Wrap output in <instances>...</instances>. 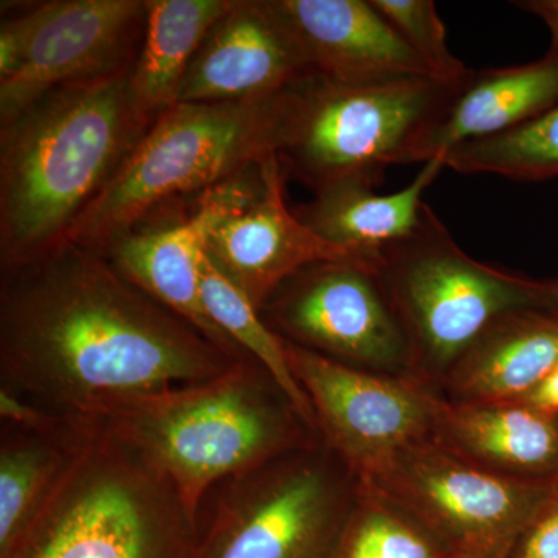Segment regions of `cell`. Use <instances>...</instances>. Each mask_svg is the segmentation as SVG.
I'll return each instance as SVG.
<instances>
[{
  "instance_id": "6da1fadb",
  "label": "cell",
  "mask_w": 558,
  "mask_h": 558,
  "mask_svg": "<svg viewBox=\"0 0 558 558\" xmlns=\"http://www.w3.org/2000/svg\"><path fill=\"white\" fill-rule=\"evenodd\" d=\"M236 363L95 250L62 242L2 271L0 384L61 416L102 417Z\"/></svg>"
},
{
  "instance_id": "7a4b0ae2",
  "label": "cell",
  "mask_w": 558,
  "mask_h": 558,
  "mask_svg": "<svg viewBox=\"0 0 558 558\" xmlns=\"http://www.w3.org/2000/svg\"><path fill=\"white\" fill-rule=\"evenodd\" d=\"M131 69L57 87L0 123L2 271L62 244L154 123L132 101Z\"/></svg>"
},
{
  "instance_id": "3957f363",
  "label": "cell",
  "mask_w": 558,
  "mask_h": 558,
  "mask_svg": "<svg viewBox=\"0 0 558 558\" xmlns=\"http://www.w3.org/2000/svg\"><path fill=\"white\" fill-rule=\"evenodd\" d=\"M89 421L170 481L196 523L213 487L322 439L256 360Z\"/></svg>"
},
{
  "instance_id": "277c9868",
  "label": "cell",
  "mask_w": 558,
  "mask_h": 558,
  "mask_svg": "<svg viewBox=\"0 0 558 558\" xmlns=\"http://www.w3.org/2000/svg\"><path fill=\"white\" fill-rule=\"evenodd\" d=\"M462 80L344 84L312 73L278 94L274 156L284 178L314 194L347 182L376 189L387 168L411 165L418 140L440 119Z\"/></svg>"
},
{
  "instance_id": "5b68a950",
  "label": "cell",
  "mask_w": 558,
  "mask_h": 558,
  "mask_svg": "<svg viewBox=\"0 0 558 558\" xmlns=\"http://www.w3.org/2000/svg\"><path fill=\"white\" fill-rule=\"evenodd\" d=\"M47 505L0 558H194L178 490L97 422Z\"/></svg>"
},
{
  "instance_id": "8992f818",
  "label": "cell",
  "mask_w": 558,
  "mask_h": 558,
  "mask_svg": "<svg viewBox=\"0 0 558 558\" xmlns=\"http://www.w3.org/2000/svg\"><path fill=\"white\" fill-rule=\"evenodd\" d=\"M277 97L165 109L64 242L102 252L167 202L205 193L274 156Z\"/></svg>"
},
{
  "instance_id": "52a82bcc",
  "label": "cell",
  "mask_w": 558,
  "mask_h": 558,
  "mask_svg": "<svg viewBox=\"0 0 558 558\" xmlns=\"http://www.w3.org/2000/svg\"><path fill=\"white\" fill-rule=\"evenodd\" d=\"M377 275L402 323L414 377L442 380L483 330L515 311L556 312V281L470 258L424 204L413 234L380 248Z\"/></svg>"
},
{
  "instance_id": "ba28073f",
  "label": "cell",
  "mask_w": 558,
  "mask_h": 558,
  "mask_svg": "<svg viewBox=\"0 0 558 558\" xmlns=\"http://www.w3.org/2000/svg\"><path fill=\"white\" fill-rule=\"evenodd\" d=\"M359 483L322 439L219 483L194 558H332Z\"/></svg>"
},
{
  "instance_id": "9c48e42d",
  "label": "cell",
  "mask_w": 558,
  "mask_h": 558,
  "mask_svg": "<svg viewBox=\"0 0 558 558\" xmlns=\"http://www.w3.org/2000/svg\"><path fill=\"white\" fill-rule=\"evenodd\" d=\"M556 481L498 475L429 439L357 483L409 517L447 557L502 558Z\"/></svg>"
},
{
  "instance_id": "30bf717a",
  "label": "cell",
  "mask_w": 558,
  "mask_h": 558,
  "mask_svg": "<svg viewBox=\"0 0 558 558\" xmlns=\"http://www.w3.org/2000/svg\"><path fill=\"white\" fill-rule=\"evenodd\" d=\"M259 314L279 339L341 365L414 377L410 341L374 267L311 264L282 281Z\"/></svg>"
},
{
  "instance_id": "8fae6325",
  "label": "cell",
  "mask_w": 558,
  "mask_h": 558,
  "mask_svg": "<svg viewBox=\"0 0 558 558\" xmlns=\"http://www.w3.org/2000/svg\"><path fill=\"white\" fill-rule=\"evenodd\" d=\"M284 349L310 399L319 438L355 480L366 478L399 451L433 439L440 395L427 381L351 368L289 341Z\"/></svg>"
},
{
  "instance_id": "7c38bea8",
  "label": "cell",
  "mask_w": 558,
  "mask_h": 558,
  "mask_svg": "<svg viewBox=\"0 0 558 558\" xmlns=\"http://www.w3.org/2000/svg\"><path fill=\"white\" fill-rule=\"evenodd\" d=\"M264 160L202 193L189 218L143 220L102 250L121 277L148 293L236 362L253 360L215 325L201 290V259L209 231L247 205L264 186Z\"/></svg>"
},
{
  "instance_id": "4fadbf2b",
  "label": "cell",
  "mask_w": 558,
  "mask_h": 558,
  "mask_svg": "<svg viewBox=\"0 0 558 558\" xmlns=\"http://www.w3.org/2000/svg\"><path fill=\"white\" fill-rule=\"evenodd\" d=\"M145 24L146 0L40 3L24 65L0 84V123L57 87L130 70Z\"/></svg>"
},
{
  "instance_id": "5bb4252c",
  "label": "cell",
  "mask_w": 558,
  "mask_h": 558,
  "mask_svg": "<svg viewBox=\"0 0 558 558\" xmlns=\"http://www.w3.org/2000/svg\"><path fill=\"white\" fill-rule=\"evenodd\" d=\"M312 73L310 50L279 0H234L194 54L178 102L260 100Z\"/></svg>"
},
{
  "instance_id": "9a60e30c",
  "label": "cell",
  "mask_w": 558,
  "mask_h": 558,
  "mask_svg": "<svg viewBox=\"0 0 558 558\" xmlns=\"http://www.w3.org/2000/svg\"><path fill=\"white\" fill-rule=\"evenodd\" d=\"M284 180L277 157H267L258 196L227 216L205 242L211 263L258 311L282 281L311 264L333 260L374 267L323 240L296 218L286 204Z\"/></svg>"
},
{
  "instance_id": "2e32d148",
  "label": "cell",
  "mask_w": 558,
  "mask_h": 558,
  "mask_svg": "<svg viewBox=\"0 0 558 558\" xmlns=\"http://www.w3.org/2000/svg\"><path fill=\"white\" fill-rule=\"evenodd\" d=\"M279 5L306 44L315 72L326 78L374 84L436 76L369 0H279Z\"/></svg>"
},
{
  "instance_id": "e0dca14e",
  "label": "cell",
  "mask_w": 558,
  "mask_h": 558,
  "mask_svg": "<svg viewBox=\"0 0 558 558\" xmlns=\"http://www.w3.org/2000/svg\"><path fill=\"white\" fill-rule=\"evenodd\" d=\"M433 440L498 475L558 478V414L521 399L454 403L440 396Z\"/></svg>"
},
{
  "instance_id": "ac0fdd59",
  "label": "cell",
  "mask_w": 558,
  "mask_h": 558,
  "mask_svg": "<svg viewBox=\"0 0 558 558\" xmlns=\"http://www.w3.org/2000/svg\"><path fill=\"white\" fill-rule=\"evenodd\" d=\"M558 106V50L515 68L469 70L440 119L413 153L427 163L461 143L494 137L537 119Z\"/></svg>"
},
{
  "instance_id": "d6986e66",
  "label": "cell",
  "mask_w": 558,
  "mask_h": 558,
  "mask_svg": "<svg viewBox=\"0 0 558 558\" xmlns=\"http://www.w3.org/2000/svg\"><path fill=\"white\" fill-rule=\"evenodd\" d=\"M557 365L558 314L515 311L487 326L440 381L450 402H505L524 398Z\"/></svg>"
},
{
  "instance_id": "ffe728a7",
  "label": "cell",
  "mask_w": 558,
  "mask_h": 558,
  "mask_svg": "<svg viewBox=\"0 0 558 558\" xmlns=\"http://www.w3.org/2000/svg\"><path fill=\"white\" fill-rule=\"evenodd\" d=\"M444 170L442 159L435 157L409 186L391 194L376 193L363 183H339L318 191L293 213L323 240L376 267L380 248L416 231L425 204L422 197Z\"/></svg>"
},
{
  "instance_id": "44dd1931",
  "label": "cell",
  "mask_w": 558,
  "mask_h": 558,
  "mask_svg": "<svg viewBox=\"0 0 558 558\" xmlns=\"http://www.w3.org/2000/svg\"><path fill=\"white\" fill-rule=\"evenodd\" d=\"M234 0H146V24L130 92L143 117L156 120L178 102L180 83L209 28Z\"/></svg>"
},
{
  "instance_id": "7402d4cb",
  "label": "cell",
  "mask_w": 558,
  "mask_h": 558,
  "mask_svg": "<svg viewBox=\"0 0 558 558\" xmlns=\"http://www.w3.org/2000/svg\"><path fill=\"white\" fill-rule=\"evenodd\" d=\"M89 421L60 435L2 424L0 432V554L16 542L47 505L83 446Z\"/></svg>"
},
{
  "instance_id": "603a6c76",
  "label": "cell",
  "mask_w": 558,
  "mask_h": 558,
  "mask_svg": "<svg viewBox=\"0 0 558 558\" xmlns=\"http://www.w3.org/2000/svg\"><path fill=\"white\" fill-rule=\"evenodd\" d=\"M201 290L205 310L215 325L248 357L269 371L301 416L317 429L310 399L289 368L284 341L267 326L252 301L211 263L205 248L201 259Z\"/></svg>"
},
{
  "instance_id": "cb8c5ba5",
  "label": "cell",
  "mask_w": 558,
  "mask_h": 558,
  "mask_svg": "<svg viewBox=\"0 0 558 558\" xmlns=\"http://www.w3.org/2000/svg\"><path fill=\"white\" fill-rule=\"evenodd\" d=\"M438 157L461 174H495L519 182L558 178V106L515 130L451 146Z\"/></svg>"
},
{
  "instance_id": "d4e9b609",
  "label": "cell",
  "mask_w": 558,
  "mask_h": 558,
  "mask_svg": "<svg viewBox=\"0 0 558 558\" xmlns=\"http://www.w3.org/2000/svg\"><path fill=\"white\" fill-rule=\"evenodd\" d=\"M332 558L450 557L409 517L359 484Z\"/></svg>"
},
{
  "instance_id": "484cf974",
  "label": "cell",
  "mask_w": 558,
  "mask_h": 558,
  "mask_svg": "<svg viewBox=\"0 0 558 558\" xmlns=\"http://www.w3.org/2000/svg\"><path fill=\"white\" fill-rule=\"evenodd\" d=\"M407 46L438 78L459 81L469 70L451 53L447 31L433 0H369Z\"/></svg>"
},
{
  "instance_id": "4316f807",
  "label": "cell",
  "mask_w": 558,
  "mask_h": 558,
  "mask_svg": "<svg viewBox=\"0 0 558 558\" xmlns=\"http://www.w3.org/2000/svg\"><path fill=\"white\" fill-rule=\"evenodd\" d=\"M502 558H558V478Z\"/></svg>"
},
{
  "instance_id": "83f0119b",
  "label": "cell",
  "mask_w": 558,
  "mask_h": 558,
  "mask_svg": "<svg viewBox=\"0 0 558 558\" xmlns=\"http://www.w3.org/2000/svg\"><path fill=\"white\" fill-rule=\"evenodd\" d=\"M0 421L25 432L60 435L75 427L78 418L61 416L9 385L0 384Z\"/></svg>"
},
{
  "instance_id": "f1b7e54d",
  "label": "cell",
  "mask_w": 558,
  "mask_h": 558,
  "mask_svg": "<svg viewBox=\"0 0 558 558\" xmlns=\"http://www.w3.org/2000/svg\"><path fill=\"white\" fill-rule=\"evenodd\" d=\"M36 9L13 20H3L0 25V84L14 78L21 72L27 58L33 31H35Z\"/></svg>"
},
{
  "instance_id": "f546056e",
  "label": "cell",
  "mask_w": 558,
  "mask_h": 558,
  "mask_svg": "<svg viewBox=\"0 0 558 558\" xmlns=\"http://www.w3.org/2000/svg\"><path fill=\"white\" fill-rule=\"evenodd\" d=\"M521 400L545 413L558 414V365L550 369L545 379Z\"/></svg>"
},
{
  "instance_id": "4dcf8cb0",
  "label": "cell",
  "mask_w": 558,
  "mask_h": 558,
  "mask_svg": "<svg viewBox=\"0 0 558 558\" xmlns=\"http://www.w3.org/2000/svg\"><path fill=\"white\" fill-rule=\"evenodd\" d=\"M556 307H557V314H558V279L556 281Z\"/></svg>"
}]
</instances>
